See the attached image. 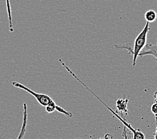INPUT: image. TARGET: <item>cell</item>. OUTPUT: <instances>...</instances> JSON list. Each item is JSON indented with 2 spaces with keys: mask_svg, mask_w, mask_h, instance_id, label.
<instances>
[{
  "mask_svg": "<svg viewBox=\"0 0 157 139\" xmlns=\"http://www.w3.org/2000/svg\"><path fill=\"white\" fill-rule=\"evenodd\" d=\"M59 62H60L61 65H62L63 67H64L65 68H66V70L67 71H68V72L71 75H72V76L73 78H75L76 80L78 82H79L80 84H82V85H83V86H84V87L88 90V91H89V92H90L92 93V95H94V96L96 98L98 99V100L100 101V102L101 103H102V104H104V106H105L107 108L108 110H109L112 112V113H113L115 116H117V118L119 120V121H121L122 122L123 125H124V127H126V129H128V130H130V131H132V133H133V138H134V139H135V138H141V139H144V138H145V136H144V134H143V132H141V131H140L139 129H134V128L131 126V125H130V124L128 121H126V120H124V118H122L121 117V116H120V115L117 113V112H114V111L113 110V109L110 108L109 106H108V105H106L105 103H104V102H103V101H102V100H101L98 96H97L96 95H95V94H94V92H93L91 91V90L90 89V88L88 87L87 85H86V84L84 83V82H82V81L80 80V79H79V78H78L77 77L76 75L75 74H74V73L72 72V71L69 68L68 66H66V64H65L64 62H63L62 60L61 59H59Z\"/></svg>",
  "mask_w": 157,
  "mask_h": 139,
  "instance_id": "2",
  "label": "cell"
},
{
  "mask_svg": "<svg viewBox=\"0 0 157 139\" xmlns=\"http://www.w3.org/2000/svg\"><path fill=\"white\" fill-rule=\"evenodd\" d=\"M57 104H56L54 101H52L50 103L48 104L46 107V112L48 114H51L53 113L54 111H56V108Z\"/></svg>",
  "mask_w": 157,
  "mask_h": 139,
  "instance_id": "9",
  "label": "cell"
},
{
  "mask_svg": "<svg viewBox=\"0 0 157 139\" xmlns=\"http://www.w3.org/2000/svg\"><path fill=\"white\" fill-rule=\"evenodd\" d=\"M150 30L149 27V22H147L144 28H143L142 32L137 36L135 40H134L133 47L131 46V44L128 43L126 44H118L115 45V47L117 49H126L128 51L130 54H131L133 56L132 58V66L134 67L136 64V60L138 57L140 52L143 50L144 48L145 45L147 44V35Z\"/></svg>",
  "mask_w": 157,
  "mask_h": 139,
  "instance_id": "1",
  "label": "cell"
},
{
  "mask_svg": "<svg viewBox=\"0 0 157 139\" xmlns=\"http://www.w3.org/2000/svg\"><path fill=\"white\" fill-rule=\"evenodd\" d=\"M128 102V98H119L117 102H116V106L117 108V113L124 118L126 121V117L128 116V108H127V104Z\"/></svg>",
  "mask_w": 157,
  "mask_h": 139,
  "instance_id": "4",
  "label": "cell"
},
{
  "mask_svg": "<svg viewBox=\"0 0 157 139\" xmlns=\"http://www.w3.org/2000/svg\"><path fill=\"white\" fill-rule=\"evenodd\" d=\"M12 85L14 86V87L24 90V91L30 94V95H32L33 97L35 98L36 100L38 102V103L40 105H42V106H46L48 104L50 103L52 101L54 100L50 96H49L48 95H45V94H40V93L36 92L35 91H32V90H31L30 88H28L26 86H24V84L19 83V82H13Z\"/></svg>",
  "mask_w": 157,
  "mask_h": 139,
  "instance_id": "3",
  "label": "cell"
},
{
  "mask_svg": "<svg viewBox=\"0 0 157 139\" xmlns=\"http://www.w3.org/2000/svg\"><path fill=\"white\" fill-rule=\"evenodd\" d=\"M154 99L155 101H156L157 102V91L154 94Z\"/></svg>",
  "mask_w": 157,
  "mask_h": 139,
  "instance_id": "13",
  "label": "cell"
},
{
  "mask_svg": "<svg viewBox=\"0 0 157 139\" xmlns=\"http://www.w3.org/2000/svg\"><path fill=\"white\" fill-rule=\"evenodd\" d=\"M56 111H57L58 112H59V113H62L63 114H64L65 116H68V117H70V118H72L73 117V114L72 112H68L67 110H66L65 109H63L62 107L61 106H56Z\"/></svg>",
  "mask_w": 157,
  "mask_h": 139,
  "instance_id": "10",
  "label": "cell"
},
{
  "mask_svg": "<svg viewBox=\"0 0 157 139\" xmlns=\"http://www.w3.org/2000/svg\"><path fill=\"white\" fill-rule=\"evenodd\" d=\"M155 118H156V130L154 133V138L155 139H157V116H155Z\"/></svg>",
  "mask_w": 157,
  "mask_h": 139,
  "instance_id": "12",
  "label": "cell"
},
{
  "mask_svg": "<svg viewBox=\"0 0 157 139\" xmlns=\"http://www.w3.org/2000/svg\"><path fill=\"white\" fill-rule=\"evenodd\" d=\"M27 105L25 103H24V115H23V124L21 129V131L19 137L17 138H22L24 137V135L26 130V126H27V121H28V112H27Z\"/></svg>",
  "mask_w": 157,
  "mask_h": 139,
  "instance_id": "6",
  "label": "cell"
},
{
  "mask_svg": "<svg viewBox=\"0 0 157 139\" xmlns=\"http://www.w3.org/2000/svg\"><path fill=\"white\" fill-rule=\"evenodd\" d=\"M147 55L154 56V58L157 61V38L155 42L146 44L143 50L140 52L138 56L143 57V56Z\"/></svg>",
  "mask_w": 157,
  "mask_h": 139,
  "instance_id": "5",
  "label": "cell"
},
{
  "mask_svg": "<svg viewBox=\"0 0 157 139\" xmlns=\"http://www.w3.org/2000/svg\"><path fill=\"white\" fill-rule=\"evenodd\" d=\"M151 110L153 114H155V116H157V102L156 101H154V102L152 103L151 107Z\"/></svg>",
  "mask_w": 157,
  "mask_h": 139,
  "instance_id": "11",
  "label": "cell"
},
{
  "mask_svg": "<svg viewBox=\"0 0 157 139\" xmlns=\"http://www.w3.org/2000/svg\"><path fill=\"white\" fill-rule=\"evenodd\" d=\"M6 7H7V17H8V20H9L10 31V32H13L14 31V29L13 28V24H12V8H11L10 0H6Z\"/></svg>",
  "mask_w": 157,
  "mask_h": 139,
  "instance_id": "7",
  "label": "cell"
},
{
  "mask_svg": "<svg viewBox=\"0 0 157 139\" xmlns=\"http://www.w3.org/2000/svg\"><path fill=\"white\" fill-rule=\"evenodd\" d=\"M157 18V14L155 10H150L146 12L144 14V19L145 20L149 23L154 22Z\"/></svg>",
  "mask_w": 157,
  "mask_h": 139,
  "instance_id": "8",
  "label": "cell"
}]
</instances>
